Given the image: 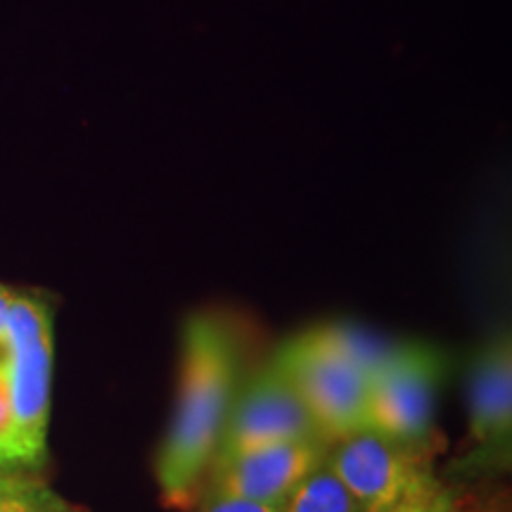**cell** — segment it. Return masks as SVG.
Instances as JSON below:
<instances>
[{
	"mask_svg": "<svg viewBox=\"0 0 512 512\" xmlns=\"http://www.w3.org/2000/svg\"><path fill=\"white\" fill-rule=\"evenodd\" d=\"M309 439L325 441L297 389L268 361L235 394L214 460Z\"/></svg>",
	"mask_w": 512,
	"mask_h": 512,
	"instance_id": "cell-7",
	"label": "cell"
},
{
	"mask_svg": "<svg viewBox=\"0 0 512 512\" xmlns=\"http://www.w3.org/2000/svg\"><path fill=\"white\" fill-rule=\"evenodd\" d=\"M242 370L240 339L211 313L183 323L174 415L155 458L159 501L190 512L202 496Z\"/></svg>",
	"mask_w": 512,
	"mask_h": 512,
	"instance_id": "cell-1",
	"label": "cell"
},
{
	"mask_svg": "<svg viewBox=\"0 0 512 512\" xmlns=\"http://www.w3.org/2000/svg\"><path fill=\"white\" fill-rule=\"evenodd\" d=\"M53 358V309L36 294L15 292L3 361L15 408L19 467L24 470H36L48 458Z\"/></svg>",
	"mask_w": 512,
	"mask_h": 512,
	"instance_id": "cell-4",
	"label": "cell"
},
{
	"mask_svg": "<svg viewBox=\"0 0 512 512\" xmlns=\"http://www.w3.org/2000/svg\"><path fill=\"white\" fill-rule=\"evenodd\" d=\"M448 356L430 342H392L370 377L366 430L437 453V403Z\"/></svg>",
	"mask_w": 512,
	"mask_h": 512,
	"instance_id": "cell-3",
	"label": "cell"
},
{
	"mask_svg": "<svg viewBox=\"0 0 512 512\" xmlns=\"http://www.w3.org/2000/svg\"><path fill=\"white\" fill-rule=\"evenodd\" d=\"M441 512H510L508 508V496L496 494V496H460L458 491H448V501Z\"/></svg>",
	"mask_w": 512,
	"mask_h": 512,
	"instance_id": "cell-13",
	"label": "cell"
},
{
	"mask_svg": "<svg viewBox=\"0 0 512 512\" xmlns=\"http://www.w3.org/2000/svg\"><path fill=\"white\" fill-rule=\"evenodd\" d=\"M434 451L361 430L335 441L325 465L347 486L363 512H392L444 489L432 470Z\"/></svg>",
	"mask_w": 512,
	"mask_h": 512,
	"instance_id": "cell-6",
	"label": "cell"
},
{
	"mask_svg": "<svg viewBox=\"0 0 512 512\" xmlns=\"http://www.w3.org/2000/svg\"><path fill=\"white\" fill-rule=\"evenodd\" d=\"M448 486L444 489L437 491V494L430 496V498H422V501H413V503H406L401 505V508H396L392 512H441L444 510V505L448 501Z\"/></svg>",
	"mask_w": 512,
	"mask_h": 512,
	"instance_id": "cell-14",
	"label": "cell"
},
{
	"mask_svg": "<svg viewBox=\"0 0 512 512\" xmlns=\"http://www.w3.org/2000/svg\"><path fill=\"white\" fill-rule=\"evenodd\" d=\"M195 508L197 512H283V503H261L238 496L202 494Z\"/></svg>",
	"mask_w": 512,
	"mask_h": 512,
	"instance_id": "cell-12",
	"label": "cell"
},
{
	"mask_svg": "<svg viewBox=\"0 0 512 512\" xmlns=\"http://www.w3.org/2000/svg\"><path fill=\"white\" fill-rule=\"evenodd\" d=\"M392 342L351 323H325L285 339L271 358L332 446L366 430L370 377Z\"/></svg>",
	"mask_w": 512,
	"mask_h": 512,
	"instance_id": "cell-2",
	"label": "cell"
},
{
	"mask_svg": "<svg viewBox=\"0 0 512 512\" xmlns=\"http://www.w3.org/2000/svg\"><path fill=\"white\" fill-rule=\"evenodd\" d=\"M330 444L320 439L290 441L214 460L202 494H223L261 503H285V498L311 472L328 460Z\"/></svg>",
	"mask_w": 512,
	"mask_h": 512,
	"instance_id": "cell-8",
	"label": "cell"
},
{
	"mask_svg": "<svg viewBox=\"0 0 512 512\" xmlns=\"http://www.w3.org/2000/svg\"><path fill=\"white\" fill-rule=\"evenodd\" d=\"M467 451L448 465L458 484L510 472L512 463V342L496 330L467 363Z\"/></svg>",
	"mask_w": 512,
	"mask_h": 512,
	"instance_id": "cell-5",
	"label": "cell"
},
{
	"mask_svg": "<svg viewBox=\"0 0 512 512\" xmlns=\"http://www.w3.org/2000/svg\"><path fill=\"white\" fill-rule=\"evenodd\" d=\"M12 302H15V292L0 285V354H3L5 339H8V323H10Z\"/></svg>",
	"mask_w": 512,
	"mask_h": 512,
	"instance_id": "cell-15",
	"label": "cell"
},
{
	"mask_svg": "<svg viewBox=\"0 0 512 512\" xmlns=\"http://www.w3.org/2000/svg\"><path fill=\"white\" fill-rule=\"evenodd\" d=\"M0 467H19L17 422L3 354H0Z\"/></svg>",
	"mask_w": 512,
	"mask_h": 512,
	"instance_id": "cell-11",
	"label": "cell"
},
{
	"mask_svg": "<svg viewBox=\"0 0 512 512\" xmlns=\"http://www.w3.org/2000/svg\"><path fill=\"white\" fill-rule=\"evenodd\" d=\"M283 512H363L356 498L328 465L311 472L290 496L285 498Z\"/></svg>",
	"mask_w": 512,
	"mask_h": 512,
	"instance_id": "cell-10",
	"label": "cell"
},
{
	"mask_svg": "<svg viewBox=\"0 0 512 512\" xmlns=\"http://www.w3.org/2000/svg\"><path fill=\"white\" fill-rule=\"evenodd\" d=\"M0 512H86L24 467H0Z\"/></svg>",
	"mask_w": 512,
	"mask_h": 512,
	"instance_id": "cell-9",
	"label": "cell"
}]
</instances>
